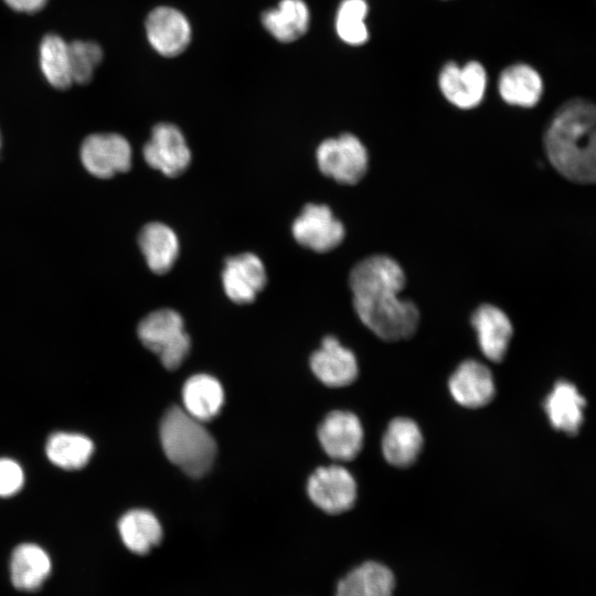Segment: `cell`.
<instances>
[{
	"instance_id": "2e32d148",
	"label": "cell",
	"mask_w": 596,
	"mask_h": 596,
	"mask_svg": "<svg viewBox=\"0 0 596 596\" xmlns=\"http://www.w3.org/2000/svg\"><path fill=\"white\" fill-rule=\"evenodd\" d=\"M471 323L485 356L493 362L502 361L513 333L509 317L500 308L485 304L475 310Z\"/></svg>"
},
{
	"instance_id": "603a6c76",
	"label": "cell",
	"mask_w": 596,
	"mask_h": 596,
	"mask_svg": "<svg viewBox=\"0 0 596 596\" xmlns=\"http://www.w3.org/2000/svg\"><path fill=\"white\" fill-rule=\"evenodd\" d=\"M499 93L510 105L532 107L542 96L543 82L533 67L526 64H514L500 74Z\"/></svg>"
},
{
	"instance_id": "cb8c5ba5",
	"label": "cell",
	"mask_w": 596,
	"mask_h": 596,
	"mask_svg": "<svg viewBox=\"0 0 596 596\" xmlns=\"http://www.w3.org/2000/svg\"><path fill=\"white\" fill-rule=\"evenodd\" d=\"M125 546L135 554H147L162 539V526L157 517L145 509L127 511L118 522Z\"/></svg>"
},
{
	"instance_id": "d4e9b609",
	"label": "cell",
	"mask_w": 596,
	"mask_h": 596,
	"mask_svg": "<svg viewBox=\"0 0 596 596\" xmlns=\"http://www.w3.org/2000/svg\"><path fill=\"white\" fill-rule=\"evenodd\" d=\"M262 23L276 40L292 42L306 33L309 10L302 0H281L276 8L263 13Z\"/></svg>"
},
{
	"instance_id": "ac0fdd59",
	"label": "cell",
	"mask_w": 596,
	"mask_h": 596,
	"mask_svg": "<svg viewBox=\"0 0 596 596\" xmlns=\"http://www.w3.org/2000/svg\"><path fill=\"white\" fill-rule=\"evenodd\" d=\"M585 405L584 396L574 384L558 381L544 401V411L555 429L575 435L583 424Z\"/></svg>"
},
{
	"instance_id": "1f68e13d",
	"label": "cell",
	"mask_w": 596,
	"mask_h": 596,
	"mask_svg": "<svg viewBox=\"0 0 596 596\" xmlns=\"http://www.w3.org/2000/svg\"><path fill=\"white\" fill-rule=\"evenodd\" d=\"M0 147H1V137H0Z\"/></svg>"
},
{
	"instance_id": "8992f818",
	"label": "cell",
	"mask_w": 596,
	"mask_h": 596,
	"mask_svg": "<svg viewBox=\"0 0 596 596\" xmlns=\"http://www.w3.org/2000/svg\"><path fill=\"white\" fill-rule=\"evenodd\" d=\"M307 492L311 501L329 514H340L351 509L356 499V483L343 467H319L309 477Z\"/></svg>"
},
{
	"instance_id": "3957f363",
	"label": "cell",
	"mask_w": 596,
	"mask_h": 596,
	"mask_svg": "<svg viewBox=\"0 0 596 596\" xmlns=\"http://www.w3.org/2000/svg\"><path fill=\"white\" fill-rule=\"evenodd\" d=\"M160 441L167 458L190 477H202L213 465L214 438L202 422L179 406L170 407L163 415Z\"/></svg>"
},
{
	"instance_id": "4fadbf2b",
	"label": "cell",
	"mask_w": 596,
	"mask_h": 596,
	"mask_svg": "<svg viewBox=\"0 0 596 596\" xmlns=\"http://www.w3.org/2000/svg\"><path fill=\"white\" fill-rule=\"evenodd\" d=\"M263 262L252 253L228 257L222 273L226 296L236 304H249L266 285Z\"/></svg>"
},
{
	"instance_id": "9c48e42d",
	"label": "cell",
	"mask_w": 596,
	"mask_h": 596,
	"mask_svg": "<svg viewBox=\"0 0 596 596\" xmlns=\"http://www.w3.org/2000/svg\"><path fill=\"white\" fill-rule=\"evenodd\" d=\"M295 240L318 253L337 247L344 238L342 223L323 204H307L291 226Z\"/></svg>"
},
{
	"instance_id": "52a82bcc",
	"label": "cell",
	"mask_w": 596,
	"mask_h": 596,
	"mask_svg": "<svg viewBox=\"0 0 596 596\" xmlns=\"http://www.w3.org/2000/svg\"><path fill=\"white\" fill-rule=\"evenodd\" d=\"M79 157L84 168L91 174L108 179L129 170L131 147L121 135L93 134L82 142Z\"/></svg>"
},
{
	"instance_id": "30bf717a",
	"label": "cell",
	"mask_w": 596,
	"mask_h": 596,
	"mask_svg": "<svg viewBox=\"0 0 596 596\" xmlns=\"http://www.w3.org/2000/svg\"><path fill=\"white\" fill-rule=\"evenodd\" d=\"M438 84L449 103L461 109H470L478 106L485 96L486 70L476 61L464 66L448 63L439 73Z\"/></svg>"
},
{
	"instance_id": "ba28073f",
	"label": "cell",
	"mask_w": 596,
	"mask_h": 596,
	"mask_svg": "<svg viewBox=\"0 0 596 596\" xmlns=\"http://www.w3.org/2000/svg\"><path fill=\"white\" fill-rule=\"evenodd\" d=\"M142 153L151 168L168 177H178L191 161V152L183 134L169 123H160L152 128Z\"/></svg>"
},
{
	"instance_id": "f1b7e54d",
	"label": "cell",
	"mask_w": 596,
	"mask_h": 596,
	"mask_svg": "<svg viewBox=\"0 0 596 596\" xmlns=\"http://www.w3.org/2000/svg\"><path fill=\"white\" fill-rule=\"evenodd\" d=\"M73 83L87 84L103 60V50L94 41L76 40L68 43Z\"/></svg>"
},
{
	"instance_id": "4316f807",
	"label": "cell",
	"mask_w": 596,
	"mask_h": 596,
	"mask_svg": "<svg viewBox=\"0 0 596 596\" xmlns=\"http://www.w3.org/2000/svg\"><path fill=\"white\" fill-rule=\"evenodd\" d=\"M93 451V441L86 436L75 433H54L49 437L45 446L50 461L63 469L84 467Z\"/></svg>"
},
{
	"instance_id": "7c38bea8",
	"label": "cell",
	"mask_w": 596,
	"mask_h": 596,
	"mask_svg": "<svg viewBox=\"0 0 596 596\" xmlns=\"http://www.w3.org/2000/svg\"><path fill=\"white\" fill-rule=\"evenodd\" d=\"M150 45L161 55L172 57L182 53L191 40V26L185 15L171 7H157L146 19Z\"/></svg>"
},
{
	"instance_id": "277c9868",
	"label": "cell",
	"mask_w": 596,
	"mask_h": 596,
	"mask_svg": "<svg viewBox=\"0 0 596 596\" xmlns=\"http://www.w3.org/2000/svg\"><path fill=\"white\" fill-rule=\"evenodd\" d=\"M142 344L156 353L169 370L179 368L190 351V338L182 317L172 309H159L146 316L138 326Z\"/></svg>"
},
{
	"instance_id": "5bb4252c",
	"label": "cell",
	"mask_w": 596,
	"mask_h": 596,
	"mask_svg": "<svg viewBox=\"0 0 596 596\" xmlns=\"http://www.w3.org/2000/svg\"><path fill=\"white\" fill-rule=\"evenodd\" d=\"M310 366L319 381L331 387L351 384L359 372L353 352L344 348L332 336L326 337L320 349L312 353Z\"/></svg>"
},
{
	"instance_id": "44dd1931",
	"label": "cell",
	"mask_w": 596,
	"mask_h": 596,
	"mask_svg": "<svg viewBox=\"0 0 596 596\" xmlns=\"http://www.w3.org/2000/svg\"><path fill=\"white\" fill-rule=\"evenodd\" d=\"M138 243L148 267L156 274L169 272L179 254L175 233L166 224L151 222L145 225L138 236Z\"/></svg>"
},
{
	"instance_id": "7402d4cb",
	"label": "cell",
	"mask_w": 596,
	"mask_h": 596,
	"mask_svg": "<svg viewBox=\"0 0 596 596\" xmlns=\"http://www.w3.org/2000/svg\"><path fill=\"white\" fill-rule=\"evenodd\" d=\"M183 409L200 422L214 418L224 403L220 382L207 374H195L187 380L182 389Z\"/></svg>"
},
{
	"instance_id": "e0dca14e",
	"label": "cell",
	"mask_w": 596,
	"mask_h": 596,
	"mask_svg": "<svg viewBox=\"0 0 596 596\" xmlns=\"http://www.w3.org/2000/svg\"><path fill=\"white\" fill-rule=\"evenodd\" d=\"M395 586L396 578L389 566L366 561L338 582L334 596H394Z\"/></svg>"
},
{
	"instance_id": "9a60e30c",
	"label": "cell",
	"mask_w": 596,
	"mask_h": 596,
	"mask_svg": "<svg viewBox=\"0 0 596 596\" xmlns=\"http://www.w3.org/2000/svg\"><path fill=\"white\" fill-rule=\"evenodd\" d=\"M453 398L464 407L479 408L494 396V382L490 370L475 360L464 361L448 382Z\"/></svg>"
},
{
	"instance_id": "7a4b0ae2",
	"label": "cell",
	"mask_w": 596,
	"mask_h": 596,
	"mask_svg": "<svg viewBox=\"0 0 596 596\" xmlns=\"http://www.w3.org/2000/svg\"><path fill=\"white\" fill-rule=\"evenodd\" d=\"M596 110L593 103L573 98L554 114L544 135L546 156L552 166L575 183H594Z\"/></svg>"
},
{
	"instance_id": "d6986e66",
	"label": "cell",
	"mask_w": 596,
	"mask_h": 596,
	"mask_svg": "<svg viewBox=\"0 0 596 596\" xmlns=\"http://www.w3.org/2000/svg\"><path fill=\"white\" fill-rule=\"evenodd\" d=\"M423 435L411 418L397 417L390 422L382 439V453L389 464L398 468L411 466L423 447Z\"/></svg>"
},
{
	"instance_id": "f546056e",
	"label": "cell",
	"mask_w": 596,
	"mask_h": 596,
	"mask_svg": "<svg viewBox=\"0 0 596 596\" xmlns=\"http://www.w3.org/2000/svg\"><path fill=\"white\" fill-rule=\"evenodd\" d=\"M24 475L21 466L9 458H0V497L15 494L23 486Z\"/></svg>"
},
{
	"instance_id": "83f0119b",
	"label": "cell",
	"mask_w": 596,
	"mask_h": 596,
	"mask_svg": "<svg viewBox=\"0 0 596 596\" xmlns=\"http://www.w3.org/2000/svg\"><path fill=\"white\" fill-rule=\"evenodd\" d=\"M369 7L365 0H342L336 14V30L347 44L361 45L369 39L365 23Z\"/></svg>"
},
{
	"instance_id": "8fae6325",
	"label": "cell",
	"mask_w": 596,
	"mask_h": 596,
	"mask_svg": "<svg viewBox=\"0 0 596 596\" xmlns=\"http://www.w3.org/2000/svg\"><path fill=\"white\" fill-rule=\"evenodd\" d=\"M318 438L328 456L352 460L363 444V428L356 415L345 411L329 413L318 428Z\"/></svg>"
},
{
	"instance_id": "484cf974",
	"label": "cell",
	"mask_w": 596,
	"mask_h": 596,
	"mask_svg": "<svg viewBox=\"0 0 596 596\" xmlns=\"http://www.w3.org/2000/svg\"><path fill=\"white\" fill-rule=\"evenodd\" d=\"M39 62L45 79L57 89L73 84L68 43L57 34H46L39 49Z\"/></svg>"
},
{
	"instance_id": "6da1fadb",
	"label": "cell",
	"mask_w": 596,
	"mask_h": 596,
	"mask_svg": "<svg viewBox=\"0 0 596 596\" xmlns=\"http://www.w3.org/2000/svg\"><path fill=\"white\" fill-rule=\"evenodd\" d=\"M405 284L401 265L386 255L366 257L350 273L355 312L362 323L383 340L408 339L417 330V307L398 296Z\"/></svg>"
},
{
	"instance_id": "5b68a950",
	"label": "cell",
	"mask_w": 596,
	"mask_h": 596,
	"mask_svg": "<svg viewBox=\"0 0 596 596\" xmlns=\"http://www.w3.org/2000/svg\"><path fill=\"white\" fill-rule=\"evenodd\" d=\"M320 171L343 184H355L368 170V150L352 134L323 140L316 152Z\"/></svg>"
},
{
	"instance_id": "4dcf8cb0",
	"label": "cell",
	"mask_w": 596,
	"mask_h": 596,
	"mask_svg": "<svg viewBox=\"0 0 596 596\" xmlns=\"http://www.w3.org/2000/svg\"><path fill=\"white\" fill-rule=\"evenodd\" d=\"M4 3L14 11L23 13H34L40 11L47 0H3Z\"/></svg>"
},
{
	"instance_id": "ffe728a7",
	"label": "cell",
	"mask_w": 596,
	"mask_h": 596,
	"mask_svg": "<svg viewBox=\"0 0 596 596\" xmlns=\"http://www.w3.org/2000/svg\"><path fill=\"white\" fill-rule=\"evenodd\" d=\"M51 560L39 545L23 543L14 549L10 560L12 585L26 592L39 589L51 573Z\"/></svg>"
}]
</instances>
